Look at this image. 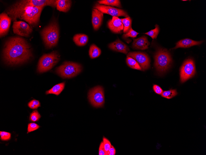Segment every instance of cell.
I'll return each mask as SVG.
<instances>
[{"label": "cell", "mask_w": 206, "mask_h": 155, "mask_svg": "<svg viewBox=\"0 0 206 155\" xmlns=\"http://www.w3.org/2000/svg\"><path fill=\"white\" fill-rule=\"evenodd\" d=\"M73 41L76 45L79 46L85 45L88 41V36L83 34H77L73 37Z\"/></svg>", "instance_id": "obj_20"}, {"label": "cell", "mask_w": 206, "mask_h": 155, "mask_svg": "<svg viewBox=\"0 0 206 155\" xmlns=\"http://www.w3.org/2000/svg\"><path fill=\"white\" fill-rule=\"evenodd\" d=\"M203 42V41H196L190 39L186 38L178 41L176 43L175 46L173 49L188 48L194 45H199Z\"/></svg>", "instance_id": "obj_18"}, {"label": "cell", "mask_w": 206, "mask_h": 155, "mask_svg": "<svg viewBox=\"0 0 206 155\" xmlns=\"http://www.w3.org/2000/svg\"><path fill=\"white\" fill-rule=\"evenodd\" d=\"M121 19L124 27L123 32L126 33L131 27V19L129 16Z\"/></svg>", "instance_id": "obj_25"}, {"label": "cell", "mask_w": 206, "mask_h": 155, "mask_svg": "<svg viewBox=\"0 0 206 155\" xmlns=\"http://www.w3.org/2000/svg\"><path fill=\"white\" fill-rule=\"evenodd\" d=\"M107 24L111 31L116 33L121 32L124 28L121 19L116 16H113L112 19L108 22Z\"/></svg>", "instance_id": "obj_14"}, {"label": "cell", "mask_w": 206, "mask_h": 155, "mask_svg": "<svg viewBox=\"0 0 206 155\" xmlns=\"http://www.w3.org/2000/svg\"><path fill=\"white\" fill-rule=\"evenodd\" d=\"M11 19L6 13H2L0 15V37L7 33L10 25Z\"/></svg>", "instance_id": "obj_13"}, {"label": "cell", "mask_w": 206, "mask_h": 155, "mask_svg": "<svg viewBox=\"0 0 206 155\" xmlns=\"http://www.w3.org/2000/svg\"><path fill=\"white\" fill-rule=\"evenodd\" d=\"M127 56L134 59L143 71L148 69L150 67V58L145 53L141 52H130L128 54Z\"/></svg>", "instance_id": "obj_10"}, {"label": "cell", "mask_w": 206, "mask_h": 155, "mask_svg": "<svg viewBox=\"0 0 206 155\" xmlns=\"http://www.w3.org/2000/svg\"><path fill=\"white\" fill-rule=\"evenodd\" d=\"M64 82L55 85L51 89L47 91L46 92V94H53L58 96L64 89Z\"/></svg>", "instance_id": "obj_21"}, {"label": "cell", "mask_w": 206, "mask_h": 155, "mask_svg": "<svg viewBox=\"0 0 206 155\" xmlns=\"http://www.w3.org/2000/svg\"><path fill=\"white\" fill-rule=\"evenodd\" d=\"M101 53V49L96 45L93 44L90 47L89 54L91 58H94L99 57Z\"/></svg>", "instance_id": "obj_22"}, {"label": "cell", "mask_w": 206, "mask_h": 155, "mask_svg": "<svg viewBox=\"0 0 206 155\" xmlns=\"http://www.w3.org/2000/svg\"><path fill=\"white\" fill-rule=\"evenodd\" d=\"M3 54L4 60L10 65L24 62L32 56L30 47L26 41L17 37L10 38L6 41Z\"/></svg>", "instance_id": "obj_1"}, {"label": "cell", "mask_w": 206, "mask_h": 155, "mask_svg": "<svg viewBox=\"0 0 206 155\" xmlns=\"http://www.w3.org/2000/svg\"><path fill=\"white\" fill-rule=\"evenodd\" d=\"M28 107L33 109H37L40 106L39 101L36 100H33L30 101L28 104Z\"/></svg>", "instance_id": "obj_30"}, {"label": "cell", "mask_w": 206, "mask_h": 155, "mask_svg": "<svg viewBox=\"0 0 206 155\" xmlns=\"http://www.w3.org/2000/svg\"><path fill=\"white\" fill-rule=\"evenodd\" d=\"M56 7L58 10L67 12L70 8L72 1L68 0H56Z\"/></svg>", "instance_id": "obj_19"}, {"label": "cell", "mask_w": 206, "mask_h": 155, "mask_svg": "<svg viewBox=\"0 0 206 155\" xmlns=\"http://www.w3.org/2000/svg\"><path fill=\"white\" fill-rule=\"evenodd\" d=\"M41 116L36 110H34L31 113L29 117V120L30 121L32 122H35L38 121Z\"/></svg>", "instance_id": "obj_28"}, {"label": "cell", "mask_w": 206, "mask_h": 155, "mask_svg": "<svg viewBox=\"0 0 206 155\" xmlns=\"http://www.w3.org/2000/svg\"><path fill=\"white\" fill-rule=\"evenodd\" d=\"M155 26V28L154 29L145 33V34L150 37L153 39L157 38L159 31V26L157 24H156Z\"/></svg>", "instance_id": "obj_27"}, {"label": "cell", "mask_w": 206, "mask_h": 155, "mask_svg": "<svg viewBox=\"0 0 206 155\" xmlns=\"http://www.w3.org/2000/svg\"><path fill=\"white\" fill-rule=\"evenodd\" d=\"M154 65L158 71L163 73L170 67L172 59L168 52L166 49H159L154 55Z\"/></svg>", "instance_id": "obj_4"}, {"label": "cell", "mask_w": 206, "mask_h": 155, "mask_svg": "<svg viewBox=\"0 0 206 155\" xmlns=\"http://www.w3.org/2000/svg\"><path fill=\"white\" fill-rule=\"evenodd\" d=\"M126 62L127 65L131 68L138 70H142L138 63L133 58L127 56Z\"/></svg>", "instance_id": "obj_23"}, {"label": "cell", "mask_w": 206, "mask_h": 155, "mask_svg": "<svg viewBox=\"0 0 206 155\" xmlns=\"http://www.w3.org/2000/svg\"><path fill=\"white\" fill-rule=\"evenodd\" d=\"M138 34V33L133 30L131 27L126 33L123 34L122 37L123 38H126L129 37L135 38Z\"/></svg>", "instance_id": "obj_29"}, {"label": "cell", "mask_w": 206, "mask_h": 155, "mask_svg": "<svg viewBox=\"0 0 206 155\" xmlns=\"http://www.w3.org/2000/svg\"><path fill=\"white\" fill-rule=\"evenodd\" d=\"M103 17V13L96 9L92 11V24L94 29L97 30L101 26Z\"/></svg>", "instance_id": "obj_15"}, {"label": "cell", "mask_w": 206, "mask_h": 155, "mask_svg": "<svg viewBox=\"0 0 206 155\" xmlns=\"http://www.w3.org/2000/svg\"><path fill=\"white\" fill-rule=\"evenodd\" d=\"M153 88L155 93L161 95L163 92L161 88L158 85L154 84Z\"/></svg>", "instance_id": "obj_34"}, {"label": "cell", "mask_w": 206, "mask_h": 155, "mask_svg": "<svg viewBox=\"0 0 206 155\" xmlns=\"http://www.w3.org/2000/svg\"><path fill=\"white\" fill-rule=\"evenodd\" d=\"M60 59V56L56 51L44 54L39 61L38 71L43 73L49 70L58 62Z\"/></svg>", "instance_id": "obj_6"}, {"label": "cell", "mask_w": 206, "mask_h": 155, "mask_svg": "<svg viewBox=\"0 0 206 155\" xmlns=\"http://www.w3.org/2000/svg\"><path fill=\"white\" fill-rule=\"evenodd\" d=\"M196 73L194 61L191 58L186 60L180 70V80L183 83L193 77Z\"/></svg>", "instance_id": "obj_8"}, {"label": "cell", "mask_w": 206, "mask_h": 155, "mask_svg": "<svg viewBox=\"0 0 206 155\" xmlns=\"http://www.w3.org/2000/svg\"><path fill=\"white\" fill-rule=\"evenodd\" d=\"M99 155H105V151L104 145L103 142L100 144L99 150Z\"/></svg>", "instance_id": "obj_35"}, {"label": "cell", "mask_w": 206, "mask_h": 155, "mask_svg": "<svg viewBox=\"0 0 206 155\" xmlns=\"http://www.w3.org/2000/svg\"><path fill=\"white\" fill-rule=\"evenodd\" d=\"M41 35L45 45L48 48L56 46L59 37V28L57 22L53 21L41 31Z\"/></svg>", "instance_id": "obj_3"}, {"label": "cell", "mask_w": 206, "mask_h": 155, "mask_svg": "<svg viewBox=\"0 0 206 155\" xmlns=\"http://www.w3.org/2000/svg\"><path fill=\"white\" fill-rule=\"evenodd\" d=\"M97 2L100 4L122 7L120 1L118 0H101L98 1Z\"/></svg>", "instance_id": "obj_24"}, {"label": "cell", "mask_w": 206, "mask_h": 155, "mask_svg": "<svg viewBox=\"0 0 206 155\" xmlns=\"http://www.w3.org/2000/svg\"><path fill=\"white\" fill-rule=\"evenodd\" d=\"M56 2V0H24L18 1L19 3L23 5L43 8L47 6L55 7Z\"/></svg>", "instance_id": "obj_12"}, {"label": "cell", "mask_w": 206, "mask_h": 155, "mask_svg": "<svg viewBox=\"0 0 206 155\" xmlns=\"http://www.w3.org/2000/svg\"><path fill=\"white\" fill-rule=\"evenodd\" d=\"M93 8L97 9L103 13L107 14L113 16L118 17L124 16L128 17L127 12L124 10L113 7L102 5L96 3L93 6Z\"/></svg>", "instance_id": "obj_9"}, {"label": "cell", "mask_w": 206, "mask_h": 155, "mask_svg": "<svg viewBox=\"0 0 206 155\" xmlns=\"http://www.w3.org/2000/svg\"><path fill=\"white\" fill-rule=\"evenodd\" d=\"M109 47L113 50L125 54H126L129 51L128 47L118 39L114 42L110 43L109 45Z\"/></svg>", "instance_id": "obj_16"}, {"label": "cell", "mask_w": 206, "mask_h": 155, "mask_svg": "<svg viewBox=\"0 0 206 155\" xmlns=\"http://www.w3.org/2000/svg\"><path fill=\"white\" fill-rule=\"evenodd\" d=\"M40 126L35 123H30L28 125L27 133L36 130L39 128Z\"/></svg>", "instance_id": "obj_32"}, {"label": "cell", "mask_w": 206, "mask_h": 155, "mask_svg": "<svg viewBox=\"0 0 206 155\" xmlns=\"http://www.w3.org/2000/svg\"><path fill=\"white\" fill-rule=\"evenodd\" d=\"M132 46L135 49L145 50L148 49L150 44L147 37L143 36L137 39H133Z\"/></svg>", "instance_id": "obj_17"}, {"label": "cell", "mask_w": 206, "mask_h": 155, "mask_svg": "<svg viewBox=\"0 0 206 155\" xmlns=\"http://www.w3.org/2000/svg\"><path fill=\"white\" fill-rule=\"evenodd\" d=\"M90 102L94 107L97 108L103 106L105 102L104 90L100 86H97L90 90L88 94Z\"/></svg>", "instance_id": "obj_7"}, {"label": "cell", "mask_w": 206, "mask_h": 155, "mask_svg": "<svg viewBox=\"0 0 206 155\" xmlns=\"http://www.w3.org/2000/svg\"><path fill=\"white\" fill-rule=\"evenodd\" d=\"M43 8L23 5L17 2L7 8L6 12L13 21L19 19L26 21L30 25H35L39 21Z\"/></svg>", "instance_id": "obj_2"}, {"label": "cell", "mask_w": 206, "mask_h": 155, "mask_svg": "<svg viewBox=\"0 0 206 155\" xmlns=\"http://www.w3.org/2000/svg\"><path fill=\"white\" fill-rule=\"evenodd\" d=\"M115 153V149L113 146L111 145L109 151L106 153L105 155H114Z\"/></svg>", "instance_id": "obj_36"}, {"label": "cell", "mask_w": 206, "mask_h": 155, "mask_svg": "<svg viewBox=\"0 0 206 155\" xmlns=\"http://www.w3.org/2000/svg\"><path fill=\"white\" fill-rule=\"evenodd\" d=\"M0 139L3 141H6L9 140L11 137V134L10 133L5 131H0Z\"/></svg>", "instance_id": "obj_31"}, {"label": "cell", "mask_w": 206, "mask_h": 155, "mask_svg": "<svg viewBox=\"0 0 206 155\" xmlns=\"http://www.w3.org/2000/svg\"><path fill=\"white\" fill-rule=\"evenodd\" d=\"M82 69V66L79 64L66 62L56 68V72L63 78H70L79 74Z\"/></svg>", "instance_id": "obj_5"}, {"label": "cell", "mask_w": 206, "mask_h": 155, "mask_svg": "<svg viewBox=\"0 0 206 155\" xmlns=\"http://www.w3.org/2000/svg\"><path fill=\"white\" fill-rule=\"evenodd\" d=\"M14 33L18 35L27 37L32 31V28L26 22L23 21H15L13 25Z\"/></svg>", "instance_id": "obj_11"}, {"label": "cell", "mask_w": 206, "mask_h": 155, "mask_svg": "<svg viewBox=\"0 0 206 155\" xmlns=\"http://www.w3.org/2000/svg\"><path fill=\"white\" fill-rule=\"evenodd\" d=\"M177 94V93L176 90L171 89L163 92L161 95L163 97L171 99L176 96Z\"/></svg>", "instance_id": "obj_26"}, {"label": "cell", "mask_w": 206, "mask_h": 155, "mask_svg": "<svg viewBox=\"0 0 206 155\" xmlns=\"http://www.w3.org/2000/svg\"><path fill=\"white\" fill-rule=\"evenodd\" d=\"M105 150L106 153H107L110 148L111 144L109 141L105 137H104L103 138Z\"/></svg>", "instance_id": "obj_33"}]
</instances>
